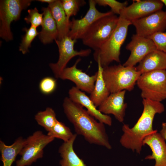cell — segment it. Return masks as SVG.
<instances>
[{
  "label": "cell",
  "mask_w": 166,
  "mask_h": 166,
  "mask_svg": "<svg viewBox=\"0 0 166 166\" xmlns=\"http://www.w3.org/2000/svg\"><path fill=\"white\" fill-rule=\"evenodd\" d=\"M62 105L64 112L73 125L77 134L82 136L90 144L112 148L104 124L97 121L82 106L69 97L64 98Z\"/></svg>",
  "instance_id": "obj_1"
},
{
  "label": "cell",
  "mask_w": 166,
  "mask_h": 166,
  "mask_svg": "<svg viewBox=\"0 0 166 166\" xmlns=\"http://www.w3.org/2000/svg\"><path fill=\"white\" fill-rule=\"evenodd\" d=\"M143 110L137 121L132 128L124 124L122 127L123 132L120 140L121 145L127 149L140 154L143 146L142 142L148 135L157 132L153 128L155 115L165 110L164 105L160 102L143 99Z\"/></svg>",
  "instance_id": "obj_2"
},
{
  "label": "cell",
  "mask_w": 166,
  "mask_h": 166,
  "mask_svg": "<svg viewBox=\"0 0 166 166\" xmlns=\"http://www.w3.org/2000/svg\"><path fill=\"white\" fill-rule=\"evenodd\" d=\"M131 24V22L119 16L117 26L110 37L99 49L94 51V60L99 62L103 68L109 66L113 61L120 62L121 49Z\"/></svg>",
  "instance_id": "obj_3"
},
{
  "label": "cell",
  "mask_w": 166,
  "mask_h": 166,
  "mask_svg": "<svg viewBox=\"0 0 166 166\" xmlns=\"http://www.w3.org/2000/svg\"><path fill=\"white\" fill-rule=\"evenodd\" d=\"M141 74L135 66L127 67L121 64L103 68L102 71L106 85L110 93L132 91Z\"/></svg>",
  "instance_id": "obj_4"
},
{
  "label": "cell",
  "mask_w": 166,
  "mask_h": 166,
  "mask_svg": "<svg viewBox=\"0 0 166 166\" xmlns=\"http://www.w3.org/2000/svg\"><path fill=\"white\" fill-rule=\"evenodd\" d=\"M118 20L113 13L97 20L81 39L83 44L94 51L99 49L113 34Z\"/></svg>",
  "instance_id": "obj_5"
},
{
  "label": "cell",
  "mask_w": 166,
  "mask_h": 166,
  "mask_svg": "<svg viewBox=\"0 0 166 166\" xmlns=\"http://www.w3.org/2000/svg\"><path fill=\"white\" fill-rule=\"evenodd\" d=\"M136 84L143 99L160 102L166 99V70H158L140 75Z\"/></svg>",
  "instance_id": "obj_6"
},
{
  "label": "cell",
  "mask_w": 166,
  "mask_h": 166,
  "mask_svg": "<svg viewBox=\"0 0 166 166\" xmlns=\"http://www.w3.org/2000/svg\"><path fill=\"white\" fill-rule=\"evenodd\" d=\"M54 138L40 130L35 131L26 139L20 152L21 157L16 161V166H29L43 156V149Z\"/></svg>",
  "instance_id": "obj_7"
},
{
  "label": "cell",
  "mask_w": 166,
  "mask_h": 166,
  "mask_svg": "<svg viewBox=\"0 0 166 166\" xmlns=\"http://www.w3.org/2000/svg\"><path fill=\"white\" fill-rule=\"evenodd\" d=\"M31 0H2L0 2V36L6 41L13 39L10 24L18 20L22 11L30 5Z\"/></svg>",
  "instance_id": "obj_8"
},
{
  "label": "cell",
  "mask_w": 166,
  "mask_h": 166,
  "mask_svg": "<svg viewBox=\"0 0 166 166\" xmlns=\"http://www.w3.org/2000/svg\"><path fill=\"white\" fill-rule=\"evenodd\" d=\"M58 49L59 56L56 63H50L49 66L57 78L60 76L70 60L76 56L86 57L91 52L90 49L76 50L74 46L77 40L73 39L68 36L60 40H55Z\"/></svg>",
  "instance_id": "obj_9"
},
{
  "label": "cell",
  "mask_w": 166,
  "mask_h": 166,
  "mask_svg": "<svg viewBox=\"0 0 166 166\" xmlns=\"http://www.w3.org/2000/svg\"><path fill=\"white\" fill-rule=\"evenodd\" d=\"M89 8L85 15L82 18H73L70 21V29L67 36L72 39H81L92 24L98 19L113 13L111 10L101 12L96 7L95 0L89 1Z\"/></svg>",
  "instance_id": "obj_10"
},
{
  "label": "cell",
  "mask_w": 166,
  "mask_h": 166,
  "mask_svg": "<svg viewBox=\"0 0 166 166\" xmlns=\"http://www.w3.org/2000/svg\"><path fill=\"white\" fill-rule=\"evenodd\" d=\"M131 23L136 28V34L148 38L166 29V12L161 10L134 20Z\"/></svg>",
  "instance_id": "obj_11"
},
{
  "label": "cell",
  "mask_w": 166,
  "mask_h": 166,
  "mask_svg": "<svg viewBox=\"0 0 166 166\" xmlns=\"http://www.w3.org/2000/svg\"><path fill=\"white\" fill-rule=\"evenodd\" d=\"M126 49L131 52L128 58L123 64L127 67L135 66L148 54L156 49L152 39L136 34L132 35Z\"/></svg>",
  "instance_id": "obj_12"
},
{
  "label": "cell",
  "mask_w": 166,
  "mask_h": 166,
  "mask_svg": "<svg viewBox=\"0 0 166 166\" xmlns=\"http://www.w3.org/2000/svg\"><path fill=\"white\" fill-rule=\"evenodd\" d=\"M163 6L160 0L135 1L124 9L119 16L131 22L161 10Z\"/></svg>",
  "instance_id": "obj_13"
},
{
  "label": "cell",
  "mask_w": 166,
  "mask_h": 166,
  "mask_svg": "<svg viewBox=\"0 0 166 166\" xmlns=\"http://www.w3.org/2000/svg\"><path fill=\"white\" fill-rule=\"evenodd\" d=\"M81 59H77L74 64L66 67L61 74L59 78L72 81L79 89L90 94L93 91L97 77V73L91 76L77 68V65Z\"/></svg>",
  "instance_id": "obj_14"
},
{
  "label": "cell",
  "mask_w": 166,
  "mask_h": 166,
  "mask_svg": "<svg viewBox=\"0 0 166 166\" xmlns=\"http://www.w3.org/2000/svg\"><path fill=\"white\" fill-rule=\"evenodd\" d=\"M126 91L110 93L98 107L99 110L104 114H112L119 122H123L127 107L124 102Z\"/></svg>",
  "instance_id": "obj_15"
},
{
  "label": "cell",
  "mask_w": 166,
  "mask_h": 166,
  "mask_svg": "<svg viewBox=\"0 0 166 166\" xmlns=\"http://www.w3.org/2000/svg\"><path fill=\"white\" fill-rule=\"evenodd\" d=\"M69 98L74 102L85 107L89 113L96 120L104 124L110 126L112 121L111 117L101 112L85 93L76 86L72 87L69 90Z\"/></svg>",
  "instance_id": "obj_16"
},
{
  "label": "cell",
  "mask_w": 166,
  "mask_h": 166,
  "mask_svg": "<svg viewBox=\"0 0 166 166\" xmlns=\"http://www.w3.org/2000/svg\"><path fill=\"white\" fill-rule=\"evenodd\" d=\"M143 146L146 144L150 148L152 153L145 160H154V166H166V143L160 133L156 132L146 136L144 139Z\"/></svg>",
  "instance_id": "obj_17"
},
{
  "label": "cell",
  "mask_w": 166,
  "mask_h": 166,
  "mask_svg": "<svg viewBox=\"0 0 166 166\" xmlns=\"http://www.w3.org/2000/svg\"><path fill=\"white\" fill-rule=\"evenodd\" d=\"M141 74L154 70H166V53L156 49L146 56L136 67Z\"/></svg>",
  "instance_id": "obj_18"
},
{
  "label": "cell",
  "mask_w": 166,
  "mask_h": 166,
  "mask_svg": "<svg viewBox=\"0 0 166 166\" xmlns=\"http://www.w3.org/2000/svg\"><path fill=\"white\" fill-rule=\"evenodd\" d=\"M55 22L58 31L57 40H60L67 35L70 29V21L67 19L61 0H55L48 6Z\"/></svg>",
  "instance_id": "obj_19"
},
{
  "label": "cell",
  "mask_w": 166,
  "mask_h": 166,
  "mask_svg": "<svg viewBox=\"0 0 166 166\" xmlns=\"http://www.w3.org/2000/svg\"><path fill=\"white\" fill-rule=\"evenodd\" d=\"M43 20L42 29L39 33L38 37L44 44L51 43L57 39L58 31L57 26L48 7L42 9Z\"/></svg>",
  "instance_id": "obj_20"
},
{
  "label": "cell",
  "mask_w": 166,
  "mask_h": 166,
  "mask_svg": "<svg viewBox=\"0 0 166 166\" xmlns=\"http://www.w3.org/2000/svg\"><path fill=\"white\" fill-rule=\"evenodd\" d=\"M77 136L76 134H74L69 140L64 142L59 148L58 152L61 157L59 163L61 166H86L73 149V144Z\"/></svg>",
  "instance_id": "obj_21"
},
{
  "label": "cell",
  "mask_w": 166,
  "mask_h": 166,
  "mask_svg": "<svg viewBox=\"0 0 166 166\" xmlns=\"http://www.w3.org/2000/svg\"><path fill=\"white\" fill-rule=\"evenodd\" d=\"M25 140L22 137H19L10 145H6L4 142L0 140L1 160L3 166H11L23 147Z\"/></svg>",
  "instance_id": "obj_22"
},
{
  "label": "cell",
  "mask_w": 166,
  "mask_h": 166,
  "mask_svg": "<svg viewBox=\"0 0 166 166\" xmlns=\"http://www.w3.org/2000/svg\"><path fill=\"white\" fill-rule=\"evenodd\" d=\"M97 63L98 65L97 79L94 89L89 96L97 107H98L110 94L106 87L103 77V68L99 62Z\"/></svg>",
  "instance_id": "obj_23"
},
{
  "label": "cell",
  "mask_w": 166,
  "mask_h": 166,
  "mask_svg": "<svg viewBox=\"0 0 166 166\" xmlns=\"http://www.w3.org/2000/svg\"><path fill=\"white\" fill-rule=\"evenodd\" d=\"M35 119L38 124L48 132L58 121L55 111L50 107L47 108L43 111L38 112L35 116Z\"/></svg>",
  "instance_id": "obj_24"
},
{
  "label": "cell",
  "mask_w": 166,
  "mask_h": 166,
  "mask_svg": "<svg viewBox=\"0 0 166 166\" xmlns=\"http://www.w3.org/2000/svg\"><path fill=\"white\" fill-rule=\"evenodd\" d=\"M47 135L54 138L62 140L64 142L69 140L73 136L70 129L63 123L58 121Z\"/></svg>",
  "instance_id": "obj_25"
},
{
  "label": "cell",
  "mask_w": 166,
  "mask_h": 166,
  "mask_svg": "<svg viewBox=\"0 0 166 166\" xmlns=\"http://www.w3.org/2000/svg\"><path fill=\"white\" fill-rule=\"evenodd\" d=\"M37 28L32 26L29 28H24V30L25 34L23 37L19 47V50L23 54H25L29 51L32 42L35 37L38 35Z\"/></svg>",
  "instance_id": "obj_26"
},
{
  "label": "cell",
  "mask_w": 166,
  "mask_h": 166,
  "mask_svg": "<svg viewBox=\"0 0 166 166\" xmlns=\"http://www.w3.org/2000/svg\"><path fill=\"white\" fill-rule=\"evenodd\" d=\"M63 9L65 13L67 20L69 21L70 18L75 16L79 11L80 7L86 4L82 0H61Z\"/></svg>",
  "instance_id": "obj_27"
},
{
  "label": "cell",
  "mask_w": 166,
  "mask_h": 166,
  "mask_svg": "<svg viewBox=\"0 0 166 166\" xmlns=\"http://www.w3.org/2000/svg\"><path fill=\"white\" fill-rule=\"evenodd\" d=\"M96 4L100 6H108L115 14L120 15L121 11L127 6L128 1L121 2L115 0H95Z\"/></svg>",
  "instance_id": "obj_28"
},
{
  "label": "cell",
  "mask_w": 166,
  "mask_h": 166,
  "mask_svg": "<svg viewBox=\"0 0 166 166\" xmlns=\"http://www.w3.org/2000/svg\"><path fill=\"white\" fill-rule=\"evenodd\" d=\"M57 85L56 80L53 77H47L43 78L40 81L39 87L42 94L49 95L55 90Z\"/></svg>",
  "instance_id": "obj_29"
},
{
  "label": "cell",
  "mask_w": 166,
  "mask_h": 166,
  "mask_svg": "<svg viewBox=\"0 0 166 166\" xmlns=\"http://www.w3.org/2000/svg\"><path fill=\"white\" fill-rule=\"evenodd\" d=\"M28 15L24 18L26 23L37 28L42 25L43 20V14L39 12L36 7L29 9L27 11Z\"/></svg>",
  "instance_id": "obj_30"
},
{
  "label": "cell",
  "mask_w": 166,
  "mask_h": 166,
  "mask_svg": "<svg viewBox=\"0 0 166 166\" xmlns=\"http://www.w3.org/2000/svg\"><path fill=\"white\" fill-rule=\"evenodd\" d=\"M148 38L153 41L157 49L166 53V32H157Z\"/></svg>",
  "instance_id": "obj_31"
},
{
  "label": "cell",
  "mask_w": 166,
  "mask_h": 166,
  "mask_svg": "<svg viewBox=\"0 0 166 166\" xmlns=\"http://www.w3.org/2000/svg\"><path fill=\"white\" fill-rule=\"evenodd\" d=\"M161 127L162 128L160 133L166 141V122L162 123Z\"/></svg>",
  "instance_id": "obj_32"
},
{
  "label": "cell",
  "mask_w": 166,
  "mask_h": 166,
  "mask_svg": "<svg viewBox=\"0 0 166 166\" xmlns=\"http://www.w3.org/2000/svg\"><path fill=\"white\" fill-rule=\"evenodd\" d=\"M36 1H39V2H42L47 3H48L49 4L54 2L55 0H38Z\"/></svg>",
  "instance_id": "obj_33"
},
{
  "label": "cell",
  "mask_w": 166,
  "mask_h": 166,
  "mask_svg": "<svg viewBox=\"0 0 166 166\" xmlns=\"http://www.w3.org/2000/svg\"><path fill=\"white\" fill-rule=\"evenodd\" d=\"M164 4L166 8V0H160ZM166 12V10L165 11Z\"/></svg>",
  "instance_id": "obj_34"
}]
</instances>
